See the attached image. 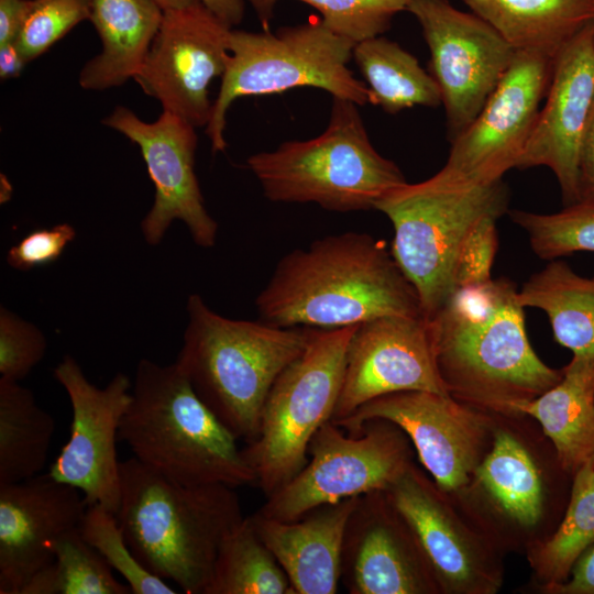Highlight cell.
Wrapping results in <instances>:
<instances>
[{"label":"cell","instance_id":"6da1fadb","mask_svg":"<svg viewBox=\"0 0 594 594\" xmlns=\"http://www.w3.org/2000/svg\"><path fill=\"white\" fill-rule=\"evenodd\" d=\"M260 320L336 329L385 316H422L418 294L385 242L344 232L286 253L255 299Z\"/></svg>","mask_w":594,"mask_h":594},{"label":"cell","instance_id":"7a4b0ae2","mask_svg":"<svg viewBox=\"0 0 594 594\" xmlns=\"http://www.w3.org/2000/svg\"><path fill=\"white\" fill-rule=\"evenodd\" d=\"M427 320L441 377L466 404L510 413L562 377L534 351L518 288L507 278L457 288Z\"/></svg>","mask_w":594,"mask_h":594},{"label":"cell","instance_id":"3957f363","mask_svg":"<svg viewBox=\"0 0 594 594\" xmlns=\"http://www.w3.org/2000/svg\"><path fill=\"white\" fill-rule=\"evenodd\" d=\"M118 521L133 554L186 594H204L223 539L244 519L233 487L183 485L136 458L120 462Z\"/></svg>","mask_w":594,"mask_h":594},{"label":"cell","instance_id":"277c9868","mask_svg":"<svg viewBox=\"0 0 594 594\" xmlns=\"http://www.w3.org/2000/svg\"><path fill=\"white\" fill-rule=\"evenodd\" d=\"M119 440L140 462L183 485H255L239 440L197 395L176 363L142 359Z\"/></svg>","mask_w":594,"mask_h":594},{"label":"cell","instance_id":"5b68a950","mask_svg":"<svg viewBox=\"0 0 594 594\" xmlns=\"http://www.w3.org/2000/svg\"><path fill=\"white\" fill-rule=\"evenodd\" d=\"M187 315L175 363L220 421L249 443L274 382L305 350L311 328L226 318L198 294L188 297Z\"/></svg>","mask_w":594,"mask_h":594},{"label":"cell","instance_id":"8992f818","mask_svg":"<svg viewBox=\"0 0 594 594\" xmlns=\"http://www.w3.org/2000/svg\"><path fill=\"white\" fill-rule=\"evenodd\" d=\"M356 107L332 97L321 134L249 156L246 165L270 201L316 204L337 212L370 210L407 183L399 167L375 150Z\"/></svg>","mask_w":594,"mask_h":594},{"label":"cell","instance_id":"52a82bcc","mask_svg":"<svg viewBox=\"0 0 594 594\" xmlns=\"http://www.w3.org/2000/svg\"><path fill=\"white\" fill-rule=\"evenodd\" d=\"M502 180L471 184L440 169L430 178L405 183L378 200L375 209L392 222V254L415 287L422 316L431 318L454 290L460 252L485 219L508 212Z\"/></svg>","mask_w":594,"mask_h":594},{"label":"cell","instance_id":"ba28073f","mask_svg":"<svg viewBox=\"0 0 594 594\" xmlns=\"http://www.w3.org/2000/svg\"><path fill=\"white\" fill-rule=\"evenodd\" d=\"M354 45L318 18L275 32L232 29L220 89L205 127L212 152L226 150L227 112L240 97L312 87L358 106L371 103L367 86L348 67Z\"/></svg>","mask_w":594,"mask_h":594},{"label":"cell","instance_id":"9c48e42d","mask_svg":"<svg viewBox=\"0 0 594 594\" xmlns=\"http://www.w3.org/2000/svg\"><path fill=\"white\" fill-rule=\"evenodd\" d=\"M356 326L311 328L305 350L274 382L264 403L257 436L241 449L255 473V485L266 497L305 466L312 437L332 419L348 344Z\"/></svg>","mask_w":594,"mask_h":594},{"label":"cell","instance_id":"30bf717a","mask_svg":"<svg viewBox=\"0 0 594 594\" xmlns=\"http://www.w3.org/2000/svg\"><path fill=\"white\" fill-rule=\"evenodd\" d=\"M409 441L385 419L367 420L354 435L329 420L312 437L305 466L256 513L290 521L324 504L387 491L413 464Z\"/></svg>","mask_w":594,"mask_h":594},{"label":"cell","instance_id":"8fae6325","mask_svg":"<svg viewBox=\"0 0 594 594\" xmlns=\"http://www.w3.org/2000/svg\"><path fill=\"white\" fill-rule=\"evenodd\" d=\"M407 11L428 45L429 73L440 89L452 142L476 118L516 50L482 18L449 0H411Z\"/></svg>","mask_w":594,"mask_h":594},{"label":"cell","instance_id":"7c38bea8","mask_svg":"<svg viewBox=\"0 0 594 594\" xmlns=\"http://www.w3.org/2000/svg\"><path fill=\"white\" fill-rule=\"evenodd\" d=\"M553 63L538 52L516 51L476 118L451 142L441 169L461 182L492 184L516 168L548 92Z\"/></svg>","mask_w":594,"mask_h":594},{"label":"cell","instance_id":"4fadbf2b","mask_svg":"<svg viewBox=\"0 0 594 594\" xmlns=\"http://www.w3.org/2000/svg\"><path fill=\"white\" fill-rule=\"evenodd\" d=\"M54 377L69 397L73 418L69 439L48 474L77 488L87 506L99 504L117 514L121 498L117 441L132 399L131 381L117 373L107 386L97 387L70 355L56 365Z\"/></svg>","mask_w":594,"mask_h":594},{"label":"cell","instance_id":"5bb4252c","mask_svg":"<svg viewBox=\"0 0 594 594\" xmlns=\"http://www.w3.org/2000/svg\"><path fill=\"white\" fill-rule=\"evenodd\" d=\"M231 28L204 4L164 10L160 29L133 78L163 111L206 127L213 101L209 87L224 73Z\"/></svg>","mask_w":594,"mask_h":594},{"label":"cell","instance_id":"9a60e30c","mask_svg":"<svg viewBox=\"0 0 594 594\" xmlns=\"http://www.w3.org/2000/svg\"><path fill=\"white\" fill-rule=\"evenodd\" d=\"M101 122L139 146L154 185L153 206L141 222L145 241L157 245L172 222L179 220L197 245L213 246L218 223L206 209L195 173L197 128L168 111L146 122L124 106H117Z\"/></svg>","mask_w":594,"mask_h":594},{"label":"cell","instance_id":"2e32d148","mask_svg":"<svg viewBox=\"0 0 594 594\" xmlns=\"http://www.w3.org/2000/svg\"><path fill=\"white\" fill-rule=\"evenodd\" d=\"M371 419L388 420L407 435L442 493L464 487L481 462L485 419L452 395L427 391L392 393L332 421L354 435Z\"/></svg>","mask_w":594,"mask_h":594},{"label":"cell","instance_id":"e0dca14e","mask_svg":"<svg viewBox=\"0 0 594 594\" xmlns=\"http://www.w3.org/2000/svg\"><path fill=\"white\" fill-rule=\"evenodd\" d=\"M450 395L438 369L424 316H385L356 326L346 349L342 386L331 420L398 392Z\"/></svg>","mask_w":594,"mask_h":594},{"label":"cell","instance_id":"ac0fdd59","mask_svg":"<svg viewBox=\"0 0 594 594\" xmlns=\"http://www.w3.org/2000/svg\"><path fill=\"white\" fill-rule=\"evenodd\" d=\"M341 583L350 594H429L437 581L385 491L359 497L344 531Z\"/></svg>","mask_w":594,"mask_h":594},{"label":"cell","instance_id":"d6986e66","mask_svg":"<svg viewBox=\"0 0 594 594\" xmlns=\"http://www.w3.org/2000/svg\"><path fill=\"white\" fill-rule=\"evenodd\" d=\"M594 103V23L556 56L544 107L516 168L548 167L560 186L564 206L580 200L579 154Z\"/></svg>","mask_w":594,"mask_h":594},{"label":"cell","instance_id":"ffe728a7","mask_svg":"<svg viewBox=\"0 0 594 594\" xmlns=\"http://www.w3.org/2000/svg\"><path fill=\"white\" fill-rule=\"evenodd\" d=\"M87 507L77 488L48 473L0 485V594H20L51 564L52 541L79 527Z\"/></svg>","mask_w":594,"mask_h":594},{"label":"cell","instance_id":"44dd1931","mask_svg":"<svg viewBox=\"0 0 594 594\" xmlns=\"http://www.w3.org/2000/svg\"><path fill=\"white\" fill-rule=\"evenodd\" d=\"M414 535L439 591L486 594L498 582L442 492L413 464L385 491Z\"/></svg>","mask_w":594,"mask_h":594},{"label":"cell","instance_id":"7402d4cb","mask_svg":"<svg viewBox=\"0 0 594 594\" xmlns=\"http://www.w3.org/2000/svg\"><path fill=\"white\" fill-rule=\"evenodd\" d=\"M360 497V496H359ZM359 497L318 506L290 521L250 516L285 571L294 594H334L341 582L342 544Z\"/></svg>","mask_w":594,"mask_h":594},{"label":"cell","instance_id":"603a6c76","mask_svg":"<svg viewBox=\"0 0 594 594\" xmlns=\"http://www.w3.org/2000/svg\"><path fill=\"white\" fill-rule=\"evenodd\" d=\"M164 10L155 0H90V19L100 42L99 54L81 68L79 85L106 90L133 79L160 29Z\"/></svg>","mask_w":594,"mask_h":594},{"label":"cell","instance_id":"cb8c5ba5","mask_svg":"<svg viewBox=\"0 0 594 594\" xmlns=\"http://www.w3.org/2000/svg\"><path fill=\"white\" fill-rule=\"evenodd\" d=\"M510 413L538 420L559 465L573 475L594 455V355H573L554 386L515 404Z\"/></svg>","mask_w":594,"mask_h":594},{"label":"cell","instance_id":"d4e9b609","mask_svg":"<svg viewBox=\"0 0 594 594\" xmlns=\"http://www.w3.org/2000/svg\"><path fill=\"white\" fill-rule=\"evenodd\" d=\"M516 51L551 58L594 23V0H463Z\"/></svg>","mask_w":594,"mask_h":594},{"label":"cell","instance_id":"484cf974","mask_svg":"<svg viewBox=\"0 0 594 594\" xmlns=\"http://www.w3.org/2000/svg\"><path fill=\"white\" fill-rule=\"evenodd\" d=\"M521 306L546 312L554 340L573 355H594V275L551 260L518 289Z\"/></svg>","mask_w":594,"mask_h":594},{"label":"cell","instance_id":"4316f807","mask_svg":"<svg viewBox=\"0 0 594 594\" xmlns=\"http://www.w3.org/2000/svg\"><path fill=\"white\" fill-rule=\"evenodd\" d=\"M371 95V103L388 113L442 105L440 89L418 59L382 35L355 43L352 55Z\"/></svg>","mask_w":594,"mask_h":594},{"label":"cell","instance_id":"83f0119b","mask_svg":"<svg viewBox=\"0 0 594 594\" xmlns=\"http://www.w3.org/2000/svg\"><path fill=\"white\" fill-rule=\"evenodd\" d=\"M55 420L29 388L0 377V485L37 475L45 466Z\"/></svg>","mask_w":594,"mask_h":594},{"label":"cell","instance_id":"f1b7e54d","mask_svg":"<svg viewBox=\"0 0 594 594\" xmlns=\"http://www.w3.org/2000/svg\"><path fill=\"white\" fill-rule=\"evenodd\" d=\"M477 480L513 520L535 526L542 514V483L525 447L510 433L498 430L491 451L474 471Z\"/></svg>","mask_w":594,"mask_h":594},{"label":"cell","instance_id":"f546056e","mask_svg":"<svg viewBox=\"0 0 594 594\" xmlns=\"http://www.w3.org/2000/svg\"><path fill=\"white\" fill-rule=\"evenodd\" d=\"M204 594H294L285 571L250 516L221 542Z\"/></svg>","mask_w":594,"mask_h":594},{"label":"cell","instance_id":"4dcf8cb0","mask_svg":"<svg viewBox=\"0 0 594 594\" xmlns=\"http://www.w3.org/2000/svg\"><path fill=\"white\" fill-rule=\"evenodd\" d=\"M54 561L36 572L20 594H131L111 566L81 536L79 527L54 539Z\"/></svg>","mask_w":594,"mask_h":594},{"label":"cell","instance_id":"1f68e13d","mask_svg":"<svg viewBox=\"0 0 594 594\" xmlns=\"http://www.w3.org/2000/svg\"><path fill=\"white\" fill-rule=\"evenodd\" d=\"M594 543V455L574 474L564 517L540 546L532 565L546 586L565 582L578 559Z\"/></svg>","mask_w":594,"mask_h":594},{"label":"cell","instance_id":"d6a6232c","mask_svg":"<svg viewBox=\"0 0 594 594\" xmlns=\"http://www.w3.org/2000/svg\"><path fill=\"white\" fill-rule=\"evenodd\" d=\"M508 213L526 232L534 253L543 260L594 252V200L582 199L553 213Z\"/></svg>","mask_w":594,"mask_h":594},{"label":"cell","instance_id":"836d02e7","mask_svg":"<svg viewBox=\"0 0 594 594\" xmlns=\"http://www.w3.org/2000/svg\"><path fill=\"white\" fill-rule=\"evenodd\" d=\"M254 9L264 30H268L274 7L279 0H244ZM315 8L334 32L355 43L382 35L393 18L407 11L411 0H299Z\"/></svg>","mask_w":594,"mask_h":594},{"label":"cell","instance_id":"e575fe53","mask_svg":"<svg viewBox=\"0 0 594 594\" xmlns=\"http://www.w3.org/2000/svg\"><path fill=\"white\" fill-rule=\"evenodd\" d=\"M84 539L130 586L133 594H175L165 580L151 573L133 554L117 515L99 504L87 507L79 525Z\"/></svg>","mask_w":594,"mask_h":594},{"label":"cell","instance_id":"d590c367","mask_svg":"<svg viewBox=\"0 0 594 594\" xmlns=\"http://www.w3.org/2000/svg\"><path fill=\"white\" fill-rule=\"evenodd\" d=\"M89 19L90 0H29L15 43L31 62Z\"/></svg>","mask_w":594,"mask_h":594},{"label":"cell","instance_id":"8d00e7d4","mask_svg":"<svg viewBox=\"0 0 594 594\" xmlns=\"http://www.w3.org/2000/svg\"><path fill=\"white\" fill-rule=\"evenodd\" d=\"M47 348L43 332L6 307L0 308L1 378L20 382L41 362Z\"/></svg>","mask_w":594,"mask_h":594},{"label":"cell","instance_id":"74e56055","mask_svg":"<svg viewBox=\"0 0 594 594\" xmlns=\"http://www.w3.org/2000/svg\"><path fill=\"white\" fill-rule=\"evenodd\" d=\"M497 219L483 220L465 241L454 271V290L492 279L498 246Z\"/></svg>","mask_w":594,"mask_h":594},{"label":"cell","instance_id":"f35d334b","mask_svg":"<svg viewBox=\"0 0 594 594\" xmlns=\"http://www.w3.org/2000/svg\"><path fill=\"white\" fill-rule=\"evenodd\" d=\"M75 238L76 230L69 223L36 229L9 249L7 263L23 272L47 265L58 260Z\"/></svg>","mask_w":594,"mask_h":594},{"label":"cell","instance_id":"ab89813d","mask_svg":"<svg viewBox=\"0 0 594 594\" xmlns=\"http://www.w3.org/2000/svg\"><path fill=\"white\" fill-rule=\"evenodd\" d=\"M544 590L553 594H594V543L578 559L565 582Z\"/></svg>","mask_w":594,"mask_h":594},{"label":"cell","instance_id":"60d3db41","mask_svg":"<svg viewBox=\"0 0 594 594\" xmlns=\"http://www.w3.org/2000/svg\"><path fill=\"white\" fill-rule=\"evenodd\" d=\"M579 193L580 200H594V103L580 146Z\"/></svg>","mask_w":594,"mask_h":594},{"label":"cell","instance_id":"b9f144b4","mask_svg":"<svg viewBox=\"0 0 594 594\" xmlns=\"http://www.w3.org/2000/svg\"><path fill=\"white\" fill-rule=\"evenodd\" d=\"M29 0H0V46L15 42Z\"/></svg>","mask_w":594,"mask_h":594},{"label":"cell","instance_id":"7bdbcfd3","mask_svg":"<svg viewBox=\"0 0 594 594\" xmlns=\"http://www.w3.org/2000/svg\"><path fill=\"white\" fill-rule=\"evenodd\" d=\"M200 2L231 29L243 20L244 0H200Z\"/></svg>","mask_w":594,"mask_h":594},{"label":"cell","instance_id":"ee69618b","mask_svg":"<svg viewBox=\"0 0 594 594\" xmlns=\"http://www.w3.org/2000/svg\"><path fill=\"white\" fill-rule=\"evenodd\" d=\"M28 63L15 42L0 46V78L2 80L20 76Z\"/></svg>","mask_w":594,"mask_h":594},{"label":"cell","instance_id":"f6af8a7d","mask_svg":"<svg viewBox=\"0 0 594 594\" xmlns=\"http://www.w3.org/2000/svg\"><path fill=\"white\" fill-rule=\"evenodd\" d=\"M163 10L184 9L198 3L200 0H155Z\"/></svg>","mask_w":594,"mask_h":594}]
</instances>
